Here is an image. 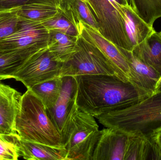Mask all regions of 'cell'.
Here are the masks:
<instances>
[{
    "mask_svg": "<svg viewBox=\"0 0 161 160\" xmlns=\"http://www.w3.org/2000/svg\"><path fill=\"white\" fill-rule=\"evenodd\" d=\"M79 109L94 117L128 108L147 98L130 82L106 74L74 76Z\"/></svg>",
    "mask_w": 161,
    "mask_h": 160,
    "instance_id": "1",
    "label": "cell"
},
{
    "mask_svg": "<svg viewBox=\"0 0 161 160\" xmlns=\"http://www.w3.org/2000/svg\"><path fill=\"white\" fill-rule=\"evenodd\" d=\"M100 124L128 135L149 137L161 128V92L128 108L97 117Z\"/></svg>",
    "mask_w": 161,
    "mask_h": 160,
    "instance_id": "2",
    "label": "cell"
},
{
    "mask_svg": "<svg viewBox=\"0 0 161 160\" xmlns=\"http://www.w3.org/2000/svg\"><path fill=\"white\" fill-rule=\"evenodd\" d=\"M15 127L22 141L65 148L60 133L48 116L45 106L30 89L22 96Z\"/></svg>",
    "mask_w": 161,
    "mask_h": 160,
    "instance_id": "3",
    "label": "cell"
},
{
    "mask_svg": "<svg viewBox=\"0 0 161 160\" xmlns=\"http://www.w3.org/2000/svg\"><path fill=\"white\" fill-rule=\"evenodd\" d=\"M100 134L94 117L80 110L76 100L60 134L67 160H92Z\"/></svg>",
    "mask_w": 161,
    "mask_h": 160,
    "instance_id": "4",
    "label": "cell"
},
{
    "mask_svg": "<svg viewBox=\"0 0 161 160\" xmlns=\"http://www.w3.org/2000/svg\"><path fill=\"white\" fill-rule=\"evenodd\" d=\"M84 1L96 20L98 32L120 48L132 51L120 5L114 0Z\"/></svg>",
    "mask_w": 161,
    "mask_h": 160,
    "instance_id": "5",
    "label": "cell"
},
{
    "mask_svg": "<svg viewBox=\"0 0 161 160\" xmlns=\"http://www.w3.org/2000/svg\"><path fill=\"white\" fill-rule=\"evenodd\" d=\"M77 42L78 51L71 60L62 64L61 77L106 74L120 78L114 67L97 47L80 35Z\"/></svg>",
    "mask_w": 161,
    "mask_h": 160,
    "instance_id": "6",
    "label": "cell"
},
{
    "mask_svg": "<svg viewBox=\"0 0 161 160\" xmlns=\"http://www.w3.org/2000/svg\"><path fill=\"white\" fill-rule=\"evenodd\" d=\"M62 65L52 58L48 48H45L30 56L13 79L22 83L28 89L40 83L61 77Z\"/></svg>",
    "mask_w": 161,
    "mask_h": 160,
    "instance_id": "7",
    "label": "cell"
},
{
    "mask_svg": "<svg viewBox=\"0 0 161 160\" xmlns=\"http://www.w3.org/2000/svg\"><path fill=\"white\" fill-rule=\"evenodd\" d=\"M19 18L18 30L9 36L0 40V50L33 49L40 50L48 48L50 32L43 23Z\"/></svg>",
    "mask_w": 161,
    "mask_h": 160,
    "instance_id": "8",
    "label": "cell"
},
{
    "mask_svg": "<svg viewBox=\"0 0 161 160\" xmlns=\"http://www.w3.org/2000/svg\"><path fill=\"white\" fill-rule=\"evenodd\" d=\"M79 35L97 48L117 70L123 80L129 82L130 67L126 58L120 48L103 36L98 30L81 21Z\"/></svg>",
    "mask_w": 161,
    "mask_h": 160,
    "instance_id": "9",
    "label": "cell"
},
{
    "mask_svg": "<svg viewBox=\"0 0 161 160\" xmlns=\"http://www.w3.org/2000/svg\"><path fill=\"white\" fill-rule=\"evenodd\" d=\"M119 48L129 65V82L147 96L155 94L161 76L155 70L134 56L132 52Z\"/></svg>",
    "mask_w": 161,
    "mask_h": 160,
    "instance_id": "10",
    "label": "cell"
},
{
    "mask_svg": "<svg viewBox=\"0 0 161 160\" xmlns=\"http://www.w3.org/2000/svg\"><path fill=\"white\" fill-rule=\"evenodd\" d=\"M128 136L115 129H103L92 160H124Z\"/></svg>",
    "mask_w": 161,
    "mask_h": 160,
    "instance_id": "11",
    "label": "cell"
},
{
    "mask_svg": "<svg viewBox=\"0 0 161 160\" xmlns=\"http://www.w3.org/2000/svg\"><path fill=\"white\" fill-rule=\"evenodd\" d=\"M22 95L0 82V135H15L16 117Z\"/></svg>",
    "mask_w": 161,
    "mask_h": 160,
    "instance_id": "12",
    "label": "cell"
},
{
    "mask_svg": "<svg viewBox=\"0 0 161 160\" xmlns=\"http://www.w3.org/2000/svg\"><path fill=\"white\" fill-rule=\"evenodd\" d=\"M61 94L53 108L46 112L57 129L61 134L67 118L76 100L77 84L73 76H64Z\"/></svg>",
    "mask_w": 161,
    "mask_h": 160,
    "instance_id": "13",
    "label": "cell"
},
{
    "mask_svg": "<svg viewBox=\"0 0 161 160\" xmlns=\"http://www.w3.org/2000/svg\"><path fill=\"white\" fill-rule=\"evenodd\" d=\"M12 9L18 17L42 23L61 15L54 0H30L26 4Z\"/></svg>",
    "mask_w": 161,
    "mask_h": 160,
    "instance_id": "14",
    "label": "cell"
},
{
    "mask_svg": "<svg viewBox=\"0 0 161 160\" xmlns=\"http://www.w3.org/2000/svg\"><path fill=\"white\" fill-rule=\"evenodd\" d=\"M134 56L155 70L161 77V35L154 31L132 50Z\"/></svg>",
    "mask_w": 161,
    "mask_h": 160,
    "instance_id": "15",
    "label": "cell"
},
{
    "mask_svg": "<svg viewBox=\"0 0 161 160\" xmlns=\"http://www.w3.org/2000/svg\"><path fill=\"white\" fill-rule=\"evenodd\" d=\"M77 38L58 32H50L48 49L52 58L61 64L71 60L79 50Z\"/></svg>",
    "mask_w": 161,
    "mask_h": 160,
    "instance_id": "16",
    "label": "cell"
},
{
    "mask_svg": "<svg viewBox=\"0 0 161 160\" xmlns=\"http://www.w3.org/2000/svg\"><path fill=\"white\" fill-rule=\"evenodd\" d=\"M38 51L33 49L0 50V80L13 79L27 59Z\"/></svg>",
    "mask_w": 161,
    "mask_h": 160,
    "instance_id": "17",
    "label": "cell"
},
{
    "mask_svg": "<svg viewBox=\"0 0 161 160\" xmlns=\"http://www.w3.org/2000/svg\"><path fill=\"white\" fill-rule=\"evenodd\" d=\"M21 154L28 160H67L65 148H58L39 143L20 140Z\"/></svg>",
    "mask_w": 161,
    "mask_h": 160,
    "instance_id": "18",
    "label": "cell"
},
{
    "mask_svg": "<svg viewBox=\"0 0 161 160\" xmlns=\"http://www.w3.org/2000/svg\"><path fill=\"white\" fill-rule=\"evenodd\" d=\"M120 8L125 22L127 31L133 49L148 37L155 29L144 21L130 5L122 6Z\"/></svg>",
    "mask_w": 161,
    "mask_h": 160,
    "instance_id": "19",
    "label": "cell"
},
{
    "mask_svg": "<svg viewBox=\"0 0 161 160\" xmlns=\"http://www.w3.org/2000/svg\"><path fill=\"white\" fill-rule=\"evenodd\" d=\"M62 77H58L35 85L29 88L40 99L46 109L53 108L61 94Z\"/></svg>",
    "mask_w": 161,
    "mask_h": 160,
    "instance_id": "20",
    "label": "cell"
},
{
    "mask_svg": "<svg viewBox=\"0 0 161 160\" xmlns=\"http://www.w3.org/2000/svg\"><path fill=\"white\" fill-rule=\"evenodd\" d=\"M134 12L150 27L161 18V0H130Z\"/></svg>",
    "mask_w": 161,
    "mask_h": 160,
    "instance_id": "21",
    "label": "cell"
},
{
    "mask_svg": "<svg viewBox=\"0 0 161 160\" xmlns=\"http://www.w3.org/2000/svg\"><path fill=\"white\" fill-rule=\"evenodd\" d=\"M18 134L0 135V160H17L21 157Z\"/></svg>",
    "mask_w": 161,
    "mask_h": 160,
    "instance_id": "22",
    "label": "cell"
},
{
    "mask_svg": "<svg viewBox=\"0 0 161 160\" xmlns=\"http://www.w3.org/2000/svg\"><path fill=\"white\" fill-rule=\"evenodd\" d=\"M128 135L124 160H146L147 138L137 135Z\"/></svg>",
    "mask_w": 161,
    "mask_h": 160,
    "instance_id": "23",
    "label": "cell"
},
{
    "mask_svg": "<svg viewBox=\"0 0 161 160\" xmlns=\"http://www.w3.org/2000/svg\"><path fill=\"white\" fill-rule=\"evenodd\" d=\"M61 15L69 21L79 33L81 19L77 7V0H54Z\"/></svg>",
    "mask_w": 161,
    "mask_h": 160,
    "instance_id": "24",
    "label": "cell"
},
{
    "mask_svg": "<svg viewBox=\"0 0 161 160\" xmlns=\"http://www.w3.org/2000/svg\"><path fill=\"white\" fill-rule=\"evenodd\" d=\"M19 21V17L12 9L0 11V40L18 30Z\"/></svg>",
    "mask_w": 161,
    "mask_h": 160,
    "instance_id": "25",
    "label": "cell"
},
{
    "mask_svg": "<svg viewBox=\"0 0 161 160\" xmlns=\"http://www.w3.org/2000/svg\"><path fill=\"white\" fill-rule=\"evenodd\" d=\"M42 23L50 32H58L75 37L79 36L75 26L62 15Z\"/></svg>",
    "mask_w": 161,
    "mask_h": 160,
    "instance_id": "26",
    "label": "cell"
},
{
    "mask_svg": "<svg viewBox=\"0 0 161 160\" xmlns=\"http://www.w3.org/2000/svg\"><path fill=\"white\" fill-rule=\"evenodd\" d=\"M77 5L81 20L98 30V25L96 20L85 1L77 0Z\"/></svg>",
    "mask_w": 161,
    "mask_h": 160,
    "instance_id": "27",
    "label": "cell"
},
{
    "mask_svg": "<svg viewBox=\"0 0 161 160\" xmlns=\"http://www.w3.org/2000/svg\"><path fill=\"white\" fill-rule=\"evenodd\" d=\"M30 0H0V11L10 10L27 4Z\"/></svg>",
    "mask_w": 161,
    "mask_h": 160,
    "instance_id": "28",
    "label": "cell"
},
{
    "mask_svg": "<svg viewBox=\"0 0 161 160\" xmlns=\"http://www.w3.org/2000/svg\"><path fill=\"white\" fill-rule=\"evenodd\" d=\"M152 135L161 152V128L155 132Z\"/></svg>",
    "mask_w": 161,
    "mask_h": 160,
    "instance_id": "29",
    "label": "cell"
},
{
    "mask_svg": "<svg viewBox=\"0 0 161 160\" xmlns=\"http://www.w3.org/2000/svg\"><path fill=\"white\" fill-rule=\"evenodd\" d=\"M114 1H115L121 5L127 6L129 5L128 2V0H114Z\"/></svg>",
    "mask_w": 161,
    "mask_h": 160,
    "instance_id": "30",
    "label": "cell"
},
{
    "mask_svg": "<svg viewBox=\"0 0 161 160\" xmlns=\"http://www.w3.org/2000/svg\"><path fill=\"white\" fill-rule=\"evenodd\" d=\"M161 92V77L160 79L159 80L158 82V84H157V87H156V92Z\"/></svg>",
    "mask_w": 161,
    "mask_h": 160,
    "instance_id": "31",
    "label": "cell"
},
{
    "mask_svg": "<svg viewBox=\"0 0 161 160\" xmlns=\"http://www.w3.org/2000/svg\"><path fill=\"white\" fill-rule=\"evenodd\" d=\"M160 34L161 35V32H159Z\"/></svg>",
    "mask_w": 161,
    "mask_h": 160,
    "instance_id": "32",
    "label": "cell"
}]
</instances>
